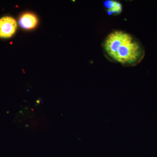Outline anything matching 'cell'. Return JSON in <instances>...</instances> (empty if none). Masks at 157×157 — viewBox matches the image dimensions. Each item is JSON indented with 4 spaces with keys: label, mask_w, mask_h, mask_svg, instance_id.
Returning <instances> with one entry per match:
<instances>
[{
    "label": "cell",
    "mask_w": 157,
    "mask_h": 157,
    "mask_svg": "<svg viewBox=\"0 0 157 157\" xmlns=\"http://www.w3.org/2000/svg\"><path fill=\"white\" fill-rule=\"evenodd\" d=\"M36 103L37 104H40V101H39V100H37L36 101Z\"/></svg>",
    "instance_id": "5"
},
{
    "label": "cell",
    "mask_w": 157,
    "mask_h": 157,
    "mask_svg": "<svg viewBox=\"0 0 157 157\" xmlns=\"http://www.w3.org/2000/svg\"><path fill=\"white\" fill-rule=\"evenodd\" d=\"M104 5L109 14L117 15L120 14L123 11L121 3L114 0H107L104 1Z\"/></svg>",
    "instance_id": "4"
},
{
    "label": "cell",
    "mask_w": 157,
    "mask_h": 157,
    "mask_svg": "<svg viewBox=\"0 0 157 157\" xmlns=\"http://www.w3.org/2000/svg\"><path fill=\"white\" fill-rule=\"evenodd\" d=\"M38 18L35 14L31 13H24L19 18L20 25L23 29H30L35 28L38 24Z\"/></svg>",
    "instance_id": "3"
},
{
    "label": "cell",
    "mask_w": 157,
    "mask_h": 157,
    "mask_svg": "<svg viewBox=\"0 0 157 157\" xmlns=\"http://www.w3.org/2000/svg\"><path fill=\"white\" fill-rule=\"evenodd\" d=\"M105 56L111 62L125 67L140 63L145 56L142 43L136 37L122 30L113 31L102 43Z\"/></svg>",
    "instance_id": "1"
},
{
    "label": "cell",
    "mask_w": 157,
    "mask_h": 157,
    "mask_svg": "<svg viewBox=\"0 0 157 157\" xmlns=\"http://www.w3.org/2000/svg\"><path fill=\"white\" fill-rule=\"evenodd\" d=\"M16 20L10 16H5L0 18V38H10L17 29Z\"/></svg>",
    "instance_id": "2"
}]
</instances>
